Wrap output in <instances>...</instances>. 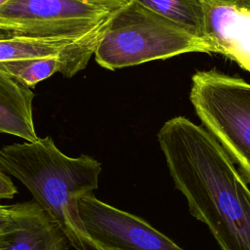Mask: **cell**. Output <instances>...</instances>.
I'll use <instances>...</instances> for the list:
<instances>
[{
	"label": "cell",
	"mask_w": 250,
	"mask_h": 250,
	"mask_svg": "<svg viewBox=\"0 0 250 250\" xmlns=\"http://www.w3.org/2000/svg\"><path fill=\"white\" fill-rule=\"evenodd\" d=\"M17 193V187L10 177L0 169V199H12Z\"/></svg>",
	"instance_id": "cell-14"
},
{
	"label": "cell",
	"mask_w": 250,
	"mask_h": 250,
	"mask_svg": "<svg viewBox=\"0 0 250 250\" xmlns=\"http://www.w3.org/2000/svg\"><path fill=\"white\" fill-rule=\"evenodd\" d=\"M85 67L86 65L82 62L63 56L0 62L2 71L30 89L56 72H61L64 77L70 78Z\"/></svg>",
	"instance_id": "cell-11"
},
{
	"label": "cell",
	"mask_w": 250,
	"mask_h": 250,
	"mask_svg": "<svg viewBox=\"0 0 250 250\" xmlns=\"http://www.w3.org/2000/svg\"><path fill=\"white\" fill-rule=\"evenodd\" d=\"M170 20L190 34L203 38L205 0H135ZM205 40V39H204Z\"/></svg>",
	"instance_id": "cell-12"
},
{
	"label": "cell",
	"mask_w": 250,
	"mask_h": 250,
	"mask_svg": "<svg viewBox=\"0 0 250 250\" xmlns=\"http://www.w3.org/2000/svg\"><path fill=\"white\" fill-rule=\"evenodd\" d=\"M0 169L18 179L76 250H94L80 221L78 200L99 187L101 163L62 152L50 136L0 147Z\"/></svg>",
	"instance_id": "cell-2"
},
{
	"label": "cell",
	"mask_w": 250,
	"mask_h": 250,
	"mask_svg": "<svg viewBox=\"0 0 250 250\" xmlns=\"http://www.w3.org/2000/svg\"><path fill=\"white\" fill-rule=\"evenodd\" d=\"M113 12L82 0H9L0 7V30L37 36H82Z\"/></svg>",
	"instance_id": "cell-5"
},
{
	"label": "cell",
	"mask_w": 250,
	"mask_h": 250,
	"mask_svg": "<svg viewBox=\"0 0 250 250\" xmlns=\"http://www.w3.org/2000/svg\"><path fill=\"white\" fill-rule=\"evenodd\" d=\"M157 140L190 214L222 250H250V189L217 140L185 116L167 120Z\"/></svg>",
	"instance_id": "cell-1"
},
{
	"label": "cell",
	"mask_w": 250,
	"mask_h": 250,
	"mask_svg": "<svg viewBox=\"0 0 250 250\" xmlns=\"http://www.w3.org/2000/svg\"><path fill=\"white\" fill-rule=\"evenodd\" d=\"M203 38L250 72V0H205Z\"/></svg>",
	"instance_id": "cell-7"
},
{
	"label": "cell",
	"mask_w": 250,
	"mask_h": 250,
	"mask_svg": "<svg viewBox=\"0 0 250 250\" xmlns=\"http://www.w3.org/2000/svg\"><path fill=\"white\" fill-rule=\"evenodd\" d=\"M16 229L7 250H67L60 226L33 199L15 204Z\"/></svg>",
	"instance_id": "cell-9"
},
{
	"label": "cell",
	"mask_w": 250,
	"mask_h": 250,
	"mask_svg": "<svg viewBox=\"0 0 250 250\" xmlns=\"http://www.w3.org/2000/svg\"><path fill=\"white\" fill-rule=\"evenodd\" d=\"M217 53L206 40L133 0L111 14L95 49V60L110 70L185 53Z\"/></svg>",
	"instance_id": "cell-3"
},
{
	"label": "cell",
	"mask_w": 250,
	"mask_h": 250,
	"mask_svg": "<svg viewBox=\"0 0 250 250\" xmlns=\"http://www.w3.org/2000/svg\"><path fill=\"white\" fill-rule=\"evenodd\" d=\"M191 80L189 100L202 126L250 183V84L216 70Z\"/></svg>",
	"instance_id": "cell-4"
},
{
	"label": "cell",
	"mask_w": 250,
	"mask_h": 250,
	"mask_svg": "<svg viewBox=\"0 0 250 250\" xmlns=\"http://www.w3.org/2000/svg\"><path fill=\"white\" fill-rule=\"evenodd\" d=\"M9 0H0V7L3 6L5 3H7Z\"/></svg>",
	"instance_id": "cell-17"
},
{
	"label": "cell",
	"mask_w": 250,
	"mask_h": 250,
	"mask_svg": "<svg viewBox=\"0 0 250 250\" xmlns=\"http://www.w3.org/2000/svg\"><path fill=\"white\" fill-rule=\"evenodd\" d=\"M78 212L94 250H184L142 218L98 199L93 192L78 200Z\"/></svg>",
	"instance_id": "cell-6"
},
{
	"label": "cell",
	"mask_w": 250,
	"mask_h": 250,
	"mask_svg": "<svg viewBox=\"0 0 250 250\" xmlns=\"http://www.w3.org/2000/svg\"><path fill=\"white\" fill-rule=\"evenodd\" d=\"M16 229L15 204H0V235L14 232Z\"/></svg>",
	"instance_id": "cell-13"
},
{
	"label": "cell",
	"mask_w": 250,
	"mask_h": 250,
	"mask_svg": "<svg viewBox=\"0 0 250 250\" xmlns=\"http://www.w3.org/2000/svg\"><path fill=\"white\" fill-rule=\"evenodd\" d=\"M14 232L8 233V234H4V235H0V250H7V248L10 246L13 237H14Z\"/></svg>",
	"instance_id": "cell-16"
},
{
	"label": "cell",
	"mask_w": 250,
	"mask_h": 250,
	"mask_svg": "<svg viewBox=\"0 0 250 250\" xmlns=\"http://www.w3.org/2000/svg\"><path fill=\"white\" fill-rule=\"evenodd\" d=\"M82 1L90 3L97 7L106 9L110 12H115L116 10L127 5L133 0H82Z\"/></svg>",
	"instance_id": "cell-15"
},
{
	"label": "cell",
	"mask_w": 250,
	"mask_h": 250,
	"mask_svg": "<svg viewBox=\"0 0 250 250\" xmlns=\"http://www.w3.org/2000/svg\"><path fill=\"white\" fill-rule=\"evenodd\" d=\"M105 22L82 36H37L11 32L0 34V62L63 56L87 65Z\"/></svg>",
	"instance_id": "cell-8"
},
{
	"label": "cell",
	"mask_w": 250,
	"mask_h": 250,
	"mask_svg": "<svg viewBox=\"0 0 250 250\" xmlns=\"http://www.w3.org/2000/svg\"><path fill=\"white\" fill-rule=\"evenodd\" d=\"M34 93L0 69V133L35 142L37 136L32 111Z\"/></svg>",
	"instance_id": "cell-10"
}]
</instances>
